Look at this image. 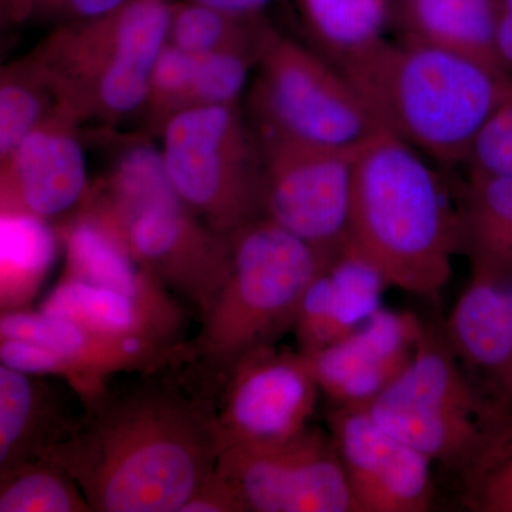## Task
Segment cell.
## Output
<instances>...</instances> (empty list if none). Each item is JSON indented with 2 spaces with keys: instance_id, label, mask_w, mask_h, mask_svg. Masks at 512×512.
I'll use <instances>...</instances> for the list:
<instances>
[{
  "instance_id": "cell-35",
  "label": "cell",
  "mask_w": 512,
  "mask_h": 512,
  "mask_svg": "<svg viewBox=\"0 0 512 512\" xmlns=\"http://www.w3.org/2000/svg\"><path fill=\"white\" fill-rule=\"evenodd\" d=\"M495 52L501 69L512 77V0H497Z\"/></svg>"
},
{
  "instance_id": "cell-18",
  "label": "cell",
  "mask_w": 512,
  "mask_h": 512,
  "mask_svg": "<svg viewBox=\"0 0 512 512\" xmlns=\"http://www.w3.org/2000/svg\"><path fill=\"white\" fill-rule=\"evenodd\" d=\"M390 288L367 256L346 242L330 255L303 295L295 332L301 352L345 338L383 309Z\"/></svg>"
},
{
  "instance_id": "cell-31",
  "label": "cell",
  "mask_w": 512,
  "mask_h": 512,
  "mask_svg": "<svg viewBox=\"0 0 512 512\" xmlns=\"http://www.w3.org/2000/svg\"><path fill=\"white\" fill-rule=\"evenodd\" d=\"M195 64L197 56L170 43L158 55L143 111L154 133H160L171 117L190 107Z\"/></svg>"
},
{
  "instance_id": "cell-21",
  "label": "cell",
  "mask_w": 512,
  "mask_h": 512,
  "mask_svg": "<svg viewBox=\"0 0 512 512\" xmlns=\"http://www.w3.org/2000/svg\"><path fill=\"white\" fill-rule=\"evenodd\" d=\"M497 12V0H406L393 5L392 23L404 39L504 72L495 52Z\"/></svg>"
},
{
  "instance_id": "cell-25",
  "label": "cell",
  "mask_w": 512,
  "mask_h": 512,
  "mask_svg": "<svg viewBox=\"0 0 512 512\" xmlns=\"http://www.w3.org/2000/svg\"><path fill=\"white\" fill-rule=\"evenodd\" d=\"M276 33L264 15H234L191 0H173L168 43L195 56L229 52L262 56Z\"/></svg>"
},
{
  "instance_id": "cell-17",
  "label": "cell",
  "mask_w": 512,
  "mask_h": 512,
  "mask_svg": "<svg viewBox=\"0 0 512 512\" xmlns=\"http://www.w3.org/2000/svg\"><path fill=\"white\" fill-rule=\"evenodd\" d=\"M0 339H20L52 350L100 384L121 372H157L188 357V346L124 338L76 320L37 311L2 313Z\"/></svg>"
},
{
  "instance_id": "cell-1",
  "label": "cell",
  "mask_w": 512,
  "mask_h": 512,
  "mask_svg": "<svg viewBox=\"0 0 512 512\" xmlns=\"http://www.w3.org/2000/svg\"><path fill=\"white\" fill-rule=\"evenodd\" d=\"M153 373L82 404L47 453L93 512H181L214 471L215 402Z\"/></svg>"
},
{
  "instance_id": "cell-2",
  "label": "cell",
  "mask_w": 512,
  "mask_h": 512,
  "mask_svg": "<svg viewBox=\"0 0 512 512\" xmlns=\"http://www.w3.org/2000/svg\"><path fill=\"white\" fill-rule=\"evenodd\" d=\"M350 244L390 288L439 293L461 254L460 208L419 151L380 130L357 148Z\"/></svg>"
},
{
  "instance_id": "cell-30",
  "label": "cell",
  "mask_w": 512,
  "mask_h": 512,
  "mask_svg": "<svg viewBox=\"0 0 512 512\" xmlns=\"http://www.w3.org/2000/svg\"><path fill=\"white\" fill-rule=\"evenodd\" d=\"M262 56L239 52L197 56L188 109L237 106Z\"/></svg>"
},
{
  "instance_id": "cell-7",
  "label": "cell",
  "mask_w": 512,
  "mask_h": 512,
  "mask_svg": "<svg viewBox=\"0 0 512 512\" xmlns=\"http://www.w3.org/2000/svg\"><path fill=\"white\" fill-rule=\"evenodd\" d=\"M158 137L171 187L212 231L229 239L261 217V148L239 104L180 111Z\"/></svg>"
},
{
  "instance_id": "cell-24",
  "label": "cell",
  "mask_w": 512,
  "mask_h": 512,
  "mask_svg": "<svg viewBox=\"0 0 512 512\" xmlns=\"http://www.w3.org/2000/svg\"><path fill=\"white\" fill-rule=\"evenodd\" d=\"M302 22L319 55L338 69L384 39L392 0H299Z\"/></svg>"
},
{
  "instance_id": "cell-3",
  "label": "cell",
  "mask_w": 512,
  "mask_h": 512,
  "mask_svg": "<svg viewBox=\"0 0 512 512\" xmlns=\"http://www.w3.org/2000/svg\"><path fill=\"white\" fill-rule=\"evenodd\" d=\"M340 72L380 127L443 165L467 164L511 77L453 52L386 37Z\"/></svg>"
},
{
  "instance_id": "cell-37",
  "label": "cell",
  "mask_w": 512,
  "mask_h": 512,
  "mask_svg": "<svg viewBox=\"0 0 512 512\" xmlns=\"http://www.w3.org/2000/svg\"><path fill=\"white\" fill-rule=\"evenodd\" d=\"M392 2L396 3V2H406V0H392Z\"/></svg>"
},
{
  "instance_id": "cell-15",
  "label": "cell",
  "mask_w": 512,
  "mask_h": 512,
  "mask_svg": "<svg viewBox=\"0 0 512 512\" xmlns=\"http://www.w3.org/2000/svg\"><path fill=\"white\" fill-rule=\"evenodd\" d=\"M426 332L414 313L383 308L345 338L299 352L336 407H366L412 362Z\"/></svg>"
},
{
  "instance_id": "cell-9",
  "label": "cell",
  "mask_w": 512,
  "mask_h": 512,
  "mask_svg": "<svg viewBox=\"0 0 512 512\" xmlns=\"http://www.w3.org/2000/svg\"><path fill=\"white\" fill-rule=\"evenodd\" d=\"M427 330L406 369L365 409L384 430L457 471L498 406Z\"/></svg>"
},
{
  "instance_id": "cell-32",
  "label": "cell",
  "mask_w": 512,
  "mask_h": 512,
  "mask_svg": "<svg viewBox=\"0 0 512 512\" xmlns=\"http://www.w3.org/2000/svg\"><path fill=\"white\" fill-rule=\"evenodd\" d=\"M473 173L512 175V77L467 161Z\"/></svg>"
},
{
  "instance_id": "cell-22",
  "label": "cell",
  "mask_w": 512,
  "mask_h": 512,
  "mask_svg": "<svg viewBox=\"0 0 512 512\" xmlns=\"http://www.w3.org/2000/svg\"><path fill=\"white\" fill-rule=\"evenodd\" d=\"M39 311L76 320L111 335L167 346L184 345L178 339L181 326L123 293L87 284L80 279L62 276Z\"/></svg>"
},
{
  "instance_id": "cell-27",
  "label": "cell",
  "mask_w": 512,
  "mask_h": 512,
  "mask_svg": "<svg viewBox=\"0 0 512 512\" xmlns=\"http://www.w3.org/2000/svg\"><path fill=\"white\" fill-rule=\"evenodd\" d=\"M2 313L25 311L53 259L59 232L55 225L16 212H2Z\"/></svg>"
},
{
  "instance_id": "cell-6",
  "label": "cell",
  "mask_w": 512,
  "mask_h": 512,
  "mask_svg": "<svg viewBox=\"0 0 512 512\" xmlns=\"http://www.w3.org/2000/svg\"><path fill=\"white\" fill-rule=\"evenodd\" d=\"M173 0H127L101 18L57 26L32 55L63 109L111 128L143 113L151 73L168 43Z\"/></svg>"
},
{
  "instance_id": "cell-34",
  "label": "cell",
  "mask_w": 512,
  "mask_h": 512,
  "mask_svg": "<svg viewBox=\"0 0 512 512\" xmlns=\"http://www.w3.org/2000/svg\"><path fill=\"white\" fill-rule=\"evenodd\" d=\"M181 512H242L237 495L215 471L205 478Z\"/></svg>"
},
{
  "instance_id": "cell-26",
  "label": "cell",
  "mask_w": 512,
  "mask_h": 512,
  "mask_svg": "<svg viewBox=\"0 0 512 512\" xmlns=\"http://www.w3.org/2000/svg\"><path fill=\"white\" fill-rule=\"evenodd\" d=\"M456 473L466 510L512 512V404L495 407L476 447Z\"/></svg>"
},
{
  "instance_id": "cell-28",
  "label": "cell",
  "mask_w": 512,
  "mask_h": 512,
  "mask_svg": "<svg viewBox=\"0 0 512 512\" xmlns=\"http://www.w3.org/2000/svg\"><path fill=\"white\" fill-rule=\"evenodd\" d=\"M52 80L30 55L3 67L0 74V160L60 109Z\"/></svg>"
},
{
  "instance_id": "cell-12",
  "label": "cell",
  "mask_w": 512,
  "mask_h": 512,
  "mask_svg": "<svg viewBox=\"0 0 512 512\" xmlns=\"http://www.w3.org/2000/svg\"><path fill=\"white\" fill-rule=\"evenodd\" d=\"M320 389L305 357L274 345L252 350L224 375L215 403L221 450L285 443L311 426Z\"/></svg>"
},
{
  "instance_id": "cell-20",
  "label": "cell",
  "mask_w": 512,
  "mask_h": 512,
  "mask_svg": "<svg viewBox=\"0 0 512 512\" xmlns=\"http://www.w3.org/2000/svg\"><path fill=\"white\" fill-rule=\"evenodd\" d=\"M49 379L0 366V471L45 460L79 414Z\"/></svg>"
},
{
  "instance_id": "cell-36",
  "label": "cell",
  "mask_w": 512,
  "mask_h": 512,
  "mask_svg": "<svg viewBox=\"0 0 512 512\" xmlns=\"http://www.w3.org/2000/svg\"><path fill=\"white\" fill-rule=\"evenodd\" d=\"M241 16H262L274 0H191Z\"/></svg>"
},
{
  "instance_id": "cell-23",
  "label": "cell",
  "mask_w": 512,
  "mask_h": 512,
  "mask_svg": "<svg viewBox=\"0 0 512 512\" xmlns=\"http://www.w3.org/2000/svg\"><path fill=\"white\" fill-rule=\"evenodd\" d=\"M458 208L471 269L512 271V175L470 171Z\"/></svg>"
},
{
  "instance_id": "cell-29",
  "label": "cell",
  "mask_w": 512,
  "mask_h": 512,
  "mask_svg": "<svg viewBox=\"0 0 512 512\" xmlns=\"http://www.w3.org/2000/svg\"><path fill=\"white\" fill-rule=\"evenodd\" d=\"M0 512H93L82 488L49 460L0 471Z\"/></svg>"
},
{
  "instance_id": "cell-4",
  "label": "cell",
  "mask_w": 512,
  "mask_h": 512,
  "mask_svg": "<svg viewBox=\"0 0 512 512\" xmlns=\"http://www.w3.org/2000/svg\"><path fill=\"white\" fill-rule=\"evenodd\" d=\"M123 242L134 259L200 316L229 268V239L202 222L171 187L160 148L143 136L116 148L109 170L93 181L84 205Z\"/></svg>"
},
{
  "instance_id": "cell-11",
  "label": "cell",
  "mask_w": 512,
  "mask_h": 512,
  "mask_svg": "<svg viewBox=\"0 0 512 512\" xmlns=\"http://www.w3.org/2000/svg\"><path fill=\"white\" fill-rule=\"evenodd\" d=\"M214 471L242 512H357L332 437L318 427L275 446L222 448Z\"/></svg>"
},
{
  "instance_id": "cell-33",
  "label": "cell",
  "mask_w": 512,
  "mask_h": 512,
  "mask_svg": "<svg viewBox=\"0 0 512 512\" xmlns=\"http://www.w3.org/2000/svg\"><path fill=\"white\" fill-rule=\"evenodd\" d=\"M127 0H8L10 13L16 19L40 16L60 25L86 22L109 15Z\"/></svg>"
},
{
  "instance_id": "cell-13",
  "label": "cell",
  "mask_w": 512,
  "mask_h": 512,
  "mask_svg": "<svg viewBox=\"0 0 512 512\" xmlns=\"http://www.w3.org/2000/svg\"><path fill=\"white\" fill-rule=\"evenodd\" d=\"M80 123L63 107L0 160V210L57 225L92 194Z\"/></svg>"
},
{
  "instance_id": "cell-16",
  "label": "cell",
  "mask_w": 512,
  "mask_h": 512,
  "mask_svg": "<svg viewBox=\"0 0 512 512\" xmlns=\"http://www.w3.org/2000/svg\"><path fill=\"white\" fill-rule=\"evenodd\" d=\"M447 332L485 396L512 404V271L471 269Z\"/></svg>"
},
{
  "instance_id": "cell-8",
  "label": "cell",
  "mask_w": 512,
  "mask_h": 512,
  "mask_svg": "<svg viewBox=\"0 0 512 512\" xmlns=\"http://www.w3.org/2000/svg\"><path fill=\"white\" fill-rule=\"evenodd\" d=\"M258 138L355 150L383 130L365 99L335 64L276 33L247 90Z\"/></svg>"
},
{
  "instance_id": "cell-5",
  "label": "cell",
  "mask_w": 512,
  "mask_h": 512,
  "mask_svg": "<svg viewBox=\"0 0 512 512\" xmlns=\"http://www.w3.org/2000/svg\"><path fill=\"white\" fill-rule=\"evenodd\" d=\"M224 284L201 316L191 359L224 376L242 356L274 345L295 326L306 289L325 256L269 218H255L229 238Z\"/></svg>"
},
{
  "instance_id": "cell-14",
  "label": "cell",
  "mask_w": 512,
  "mask_h": 512,
  "mask_svg": "<svg viewBox=\"0 0 512 512\" xmlns=\"http://www.w3.org/2000/svg\"><path fill=\"white\" fill-rule=\"evenodd\" d=\"M328 430L357 512H424L434 498L433 464L365 407H335Z\"/></svg>"
},
{
  "instance_id": "cell-10",
  "label": "cell",
  "mask_w": 512,
  "mask_h": 512,
  "mask_svg": "<svg viewBox=\"0 0 512 512\" xmlns=\"http://www.w3.org/2000/svg\"><path fill=\"white\" fill-rule=\"evenodd\" d=\"M258 143L262 215L325 258L345 247L357 148L312 146L281 138H258Z\"/></svg>"
},
{
  "instance_id": "cell-19",
  "label": "cell",
  "mask_w": 512,
  "mask_h": 512,
  "mask_svg": "<svg viewBox=\"0 0 512 512\" xmlns=\"http://www.w3.org/2000/svg\"><path fill=\"white\" fill-rule=\"evenodd\" d=\"M56 229L64 251L62 276L123 293L183 326V308L170 289L138 264L119 237L92 212H77Z\"/></svg>"
}]
</instances>
